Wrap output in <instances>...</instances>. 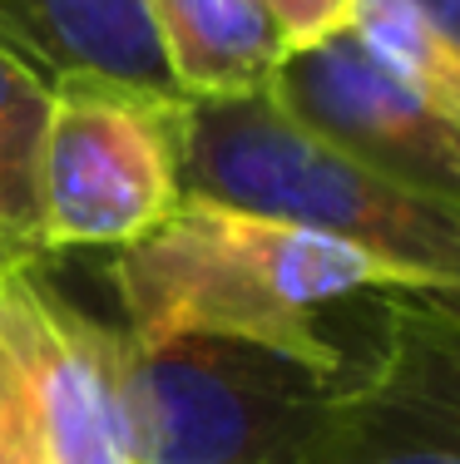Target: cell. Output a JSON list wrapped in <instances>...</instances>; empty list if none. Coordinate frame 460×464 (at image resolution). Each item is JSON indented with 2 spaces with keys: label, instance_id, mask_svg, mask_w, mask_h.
I'll use <instances>...</instances> for the list:
<instances>
[{
  "label": "cell",
  "instance_id": "1",
  "mask_svg": "<svg viewBox=\"0 0 460 464\" xmlns=\"http://www.w3.org/2000/svg\"><path fill=\"white\" fill-rule=\"evenodd\" d=\"M391 282H401L396 272L332 232L213 198H183L114 257L129 336L258 341L337 375H347L352 356L327 336V322L352 312L361 292Z\"/></svg>",
  "mask_w": 460,
  "mask_h": 464
},
{
  "label": "cell",
  "instance_id": "2",
  "mask_svg": "<svg viewBox=\"0 0 460 464\" xmlns=\"http://www.w3.org/2000/svg\"><path fill=\"white\" fill-rule=\"evenodd\" d=\"M183 198L332 232L371 252L406 286L460 292V203L406 188L302 129L268 90L243 99H183Z\"/></svg>",
  "mask_w": 460,
  "mask_h": 464
},
{
  "label": "cell",
  "instance_id": "3",
  "mask_svg": "<svg viewBox=\"0 0 460 464\" xmlns=\"http://www.w3.org/2000/svg\"><path fill=\"white\" fill-rule=\"evenodd\" d=\"M337 371L233 336L119 331V391L139 464H307Z\"/></svg>",
  "mask_w": 460,
  "mask_h": 464
},
{
  "label": "cell",
  "instance_id": "4",
  "mask_svg": "<svg viewBox=\"0 0 460 464\" xmlns=\"http://www.w3.org/2000/svg\"><path fill=\"white\" fill-rule=\"evenodd\" d=\"M183 94L60 74L35 169L40 247H129L183 203Z\"/></svg>",
  "mask_w": 460,
  "mask_h": 464
},
{
  "label": "cell",
  "instance_id": "5",
  "mask_svg": "<svg viewBox=\"0 0 460 464\" xmlns=\"http://www.w3.org/2000/svg\"><path fill=\"white\" fill-rule=\"evenodd\" d=\"M361 346L307 464H460V292H361Z\"/></svg>",
  "mask_w": 460,
  "mask_h": 464
},
{
  "label": "cell",
  "instance_id": "6",
  "mask_svg": "<svg viewBox=\"0 0 460 464\" xmlns=\"http://www.w3.org/2000/svg\"><path fill=\"white\" fill-rule=\"evenodd\" d=\"M0 371L35 464H139L119 331L64 302L35 262L0 272Z\"/></svg>",
  "mask_w": 460,
  "mask_h": 464
},
{
  "label": "cell",
  "instance_id": "7",
  "mask_svg": "<svg viewBox=\"0 0 460 464\" xmlns=\"http://www.w3.org/2000/svg\"><path fill=\"white\" fill-rule=\"evenodd\" d=\"M268 94L302 129L347 149L357 163L460 203V124L411 99L357 45L352 30L282 54Z\"/></svg>",
  "mask_w": 460,
  "mask_h": 464
},
{
  "label": "cell",
  "instance_id": "8",
  "mask_svg": "<svg viewBox=\"0 0 460 464\" xmlns=\"http://www.w3.org/2000/svg\"><path fill=\"white\" fill-rule=\"evenodd\" d=\"M0 40L50 80L90 74L144 94H179L144 0H0Z\"/></svg>",
  "mask_w": 460,
  "mask_h": 464
},
{
  "label": "cell",
  "instance_id": "9",
  "mask_svg": "<svg viewBox=\"0 0 460 464\" xmlns=\"http://www.w3.org/2000/svg\"><path fill=\"white\" fill-rule=\"evenodd\" d=\"M144 5L163 70L183 99L262 94L288 54L262 0H144Z\"/></svg>",
  "mask_w": 460,
  "mask_h": 464
},
{
  "label": "cell",
  "instance_id": "10",
  "mask_svg": "<svg viewBox=\"0 0 460 464\" xmlns=\"http://www.w3.org/2000/svg\"><path fill=\"white\" fill-rule=\"evenodd\" d=\"M352 35L411 99L460 124V50L421 15L416 0H357Z\"/></svg>",
  "mask_w": 460,
  "mask_h": 464
},
{
  "label": "cell",
  "instance_id": "11",
  "mask_svg": "<svg viewBox=\"0 0 460 464\" xmlns=\"http://www.w3.org/2000/svg\"><path fill=\"white\" fill-rule=\"evenodd\" d=\"M50 124V74L0 40V227L40 247L35 169ZM45 252V247H40Z\"/></svg>",
  "mask_w": 460,
  "mask_h": 464
},
{
  "label": "cell",
  "instance_id": "12",
  "mask_svg": "<svg viewBox=\"0 0 460 464\" xmlns=\"http://www.w3.org/2000/svg\"><path fill=\"white\" fill-rule=\"evenodd\" d=\"M278 25L282 45L292 50H312L332 35H347L357 15V0H262Z\"/></svg>",
  "mask_w": 460,
  "mask_h": 464
},
{
  "label": "cell",
  "instance_id": "13",
  "mask_svg": "<svg viewBox=\"0 0 460 464\" xmlns=\"http://www.w3.org/2000/svg\"><path fill=\"white\" fill-rule=\"evenodd\" d=\"M0 464H35L30 459V445H25V430H20L15 401H10L5 371H0Z\"/></svg>",
  "mask_w": 460,
  "mask_h": 464
},
{
  "label": "cell",
  "instance_id": "14",
  "mask_svg": "<svg viewBox=\"0 0 460 464\" xmlns=\"http://www.w3.org/2000/svg\"><path fill=\"white\" fill-rule=\"evenodd\" d=\"M416 5H421V15L460 50V0H416Z\"/></svg>",
  "mask_w": 460,
  "mask_h": 464
},
{
  "label": "cell",
  "instance_id": "15",
  "mask_svg": "<svg viewBox=\"0 0 460 464\" xmlns=\"http://www.w3.org/2000/svg\"><path fill=\"white\" fill-rule=\"evenodd\" d=\"M40 257H45L40 247H30V242L10 237V232L0 227V272H5V267H20V262H40Z\"/></svg>",
  "mask_w": 460,
  "mask_h": 464
}]
</instances>
